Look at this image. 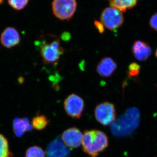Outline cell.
<instances>
[{"label": "cell", "instance_id": "1", "mask_svg": "<svg viewBox=\"0 0 157 157\" xmlns=\"http://www.w3.org/2000/svg\"><path fill=\"white\" fill-rule=\"evenodd\" d=\"M82 144L86 153L91 157H97L108 147V137L99 130H86L82 135Z\"/></svg>", "mask_w": 157, "mask_h": 157}, {"label": "cell", "instance_id": "2", "mask_svg": "<svg viewBox=\"0 0 157 157\" xmlns=\"http://www.w3.org/2000/svg\"><path fill=\"white\" fill-rule=\"evenodd\" d=\"M40 39L39 50L43 61L47 64H56L64 52L59 39L53 35L42 36Z\"/></svg>", "mask_w": 157, "mask_h": 157}, {"label": "cell", "instance_id": "3", "mask_svg": "<svg viewBox=\"0 0 157 157\" xmlns=\"http://www.w3.org/2000/svg\"><path fill=\"white\" fill-rule=\"evenodd\" d=\"M76 0H53L52 11L55 16L61 20H70L76 12Z\"/></svg>", "mask_w": 157, "mask_h": 157}, {"label": "cell", "instance_id": "4", "mask_svg": "<svg viewBox=\"0 0 157 157\" xmlns=\"http://www.w3.org/2000/svg\"><path fill=\"white\" fill-rule=\"evenodd\" d=\"M100 20L105 28L110 30H114L119 28L123 24L124 17L122 11L113 7H110L103 10Z\"/></svg>", "mask_w": 157, "mask_h": 157}, {"label": "cell", "instance_id": "5", "mask_svg": "<svg viewBox=\"0 0 157 157\" xmlns=\"http://www.w3.org/2000/svg\"><path fill=\"white\" fill-rule=\"evenodd\" d=\"M94 114L98 122L104 126L109 125L115 120L116 112L115 106L109 102H103L97 105Z\"/></svg>", "mask_w": 157, "mask_h": 157}, {"label": "cell", "instance_id": "6", "mask_svg": "<svg viewBox=\"0 0 157 157\" xmlns=\"http://www.w3.org/2000/svg\"><path fill=\"white\" fill-rule=\"evenodd\" d=\"M64 107L70 117L79 119L84 111L85 104L83 99L78 95L71 94L65 99Z\"/></svg>", "mask_w": 157, "mask_h": 157}, {"label": "cell", "instance_id": "7", "mask_svg": "<svg viewBox=\"0 0 157 157\" xmlns=\"http://www.w3.org/2000/svg\"><path fill=\"white\" fill-rule=\"evenodd\" d=\"M82 135L79 129L73 127L66 130L62 135V139L65 145L71 148H77L82 141Z\"/></svg>", "mask_w": 157, "mask_h": 157}, {"label": "cell", "instance_id": "8", "mask_svg": "<svg viewBox=\"0 0 157 157\" xmlns=\"http://www.w3.org/2000/svg\"><path fill=\"white\" fill-rule=\"evenodd\" d=\"M0 41L2 45L6 48H13L20 42L19 33L14 28L8 27L1 34Z\"/></svg>", "mask_w": 157, "mask_h": 157}, {"label": "cell", "instance_id": "9", "mask_svg": "<svg viewBox=\"0 0 157 157\" xmlns=\"http://www.w3.org/2000/svg\"><path fill=\"white\" fill-rule=\"evenodd\" d=\"M70 149L60 138L52 141L47 148V157H69Z\"/></svg>", "mask_w": 157, "mask_h": 157}, {"label": "cell", "instance_id": "10", "mask_svg": "<svg viewBox=\"0 0 157 157\" xmlns=\"http://www.w3.org/2000/svg\"><path fill=\"white\" fill-rule=\"evenodd\" d=\"M117 68L116 62L110 57H104L98 63L97 67L98 74L101 77H109Z\"/></svg>", "mask_w": 157, "mask_h": 157}, {"label": "cell", "instance_id": "11", "mask_svg": "<svg viewBox=\"0 0 157 157\" xmlns=\"http://www.w3.org/2000/svg\"><path fill=\"white\" fill-rule=\"evenodd\" d=\"M132 52L135 58L140 61H144L149 57L152 51L147 43L138 40L133 44Z\"/></svg>", "mask_w": 157, "mask_h": 157}, {"label": "cell", "instance_id": "12", "mask_svg": "<svg viewBox=\"0 0 157 157\" xmlns=\"http://www.w3.org/2000/svg\"><path fill=\"white\" fill-rule=\"evenodd\" d=\"M32 124L27 118H16L13 121V129L14 134L17 137H21L26 132L33 130Z\"/></svg>", "mask_w": 157, "mask_h": 157}, {"label": "cell", "instance_id": "13", "mask_svg": "<svg viewBox=\"0 0 157 157\" xmlns=\"http://www.w3.org/2000/svg\"><path fill=\"white\" fill-rule=\"evenodd\" d=\"M111 7L118 9L122 12H126L132 9L137 4V0H109Z\"/></svg>", "mask_w": 157, "mask_h": 157}, {"label": "cell", "instance_id": "14", "mask_svg": "<svg viewBox=\"0 0 157 157\" xmlns=\"http://www.w3.org/2000/svg\"><path fill=\"white\" fill-rule=\"evenodd\" d=\"M49 120L45 115H37L33 119L32 126L37 130H42L47 126Z\"/></svg>", "mask_w": 157, "mask_h": 157}, {"label": "cell", "instance_id": "15", "mask_svg": "<svg viewBox=\"0 0 157 157\" xmlns=\"http://www.w3.org/2000/svg\"><path fill=\"white\" fill-rule=\"evenodd\" d=\"M0 157H13L12 153L9 151L8 140L2 134H0Z\"/></svg>", "mask_w": 157, "mask_h": 157}, {"label": "cell", "instance_id": "16", "mask_svg": "<svg viewBox=\"0 0 157 157\" xmlns=\"http://www.w3.org/2000/svg\"><path fill=\"white\" fill-rule=\"evenodd\" d=\"M45 153L41 147L33 146L29 147L25 152V157H45Z\"/></svg>", "mask_w": 157, "mask_h": 157}, {"label": "cell", "instance_id": "17", "mask_svg": "<svg viewBox=\"0 0 157 157\" xmlns=\"http://www.w3.org/2000/svg\"><path fill=\"white\" fill-rule=\"evenodd\" d=\"M11 8L16 10H22L28 4L29 0H8Z\"/></svg>", "mask_w": 157, "mask_h": 157}, {"label": "cell", "instance_id": "18", "mask_svg": "<svg viewBox=\"0 0 157 157\" xmlns=\"http://www.w3.org/2000/svg\"><path fill=\"white\" fill-rule=\"evenodd\" d=\"M140 71V66L138 64L133 63L129 65L128 73L131 77H136L139 75Z\"/></svg>", "mask_w": 157, "mask_h": 157}, {"label": "cell", "instance_id": "19", "mask_svg": "<svg viewBox=\"0 0 157 157\" xmlns=\"http://www.w3.org/2000/svg\"><path fill=\"white\" fill-rule=\"evenodd\" d=\"M149 25L152 29L157 31V12L151 16L150 20Z\"/></svg>", "mask_w": 157, "mask_h": 157}, {"label": "cell", "instance_id": "20", "mask_svg": "<svg viewBox=\"0 0 157 157\" xmlns=\"http://www.w3.org/2000/svg\"><path fill=\"white\" fill-rule=\"evenodd\" d=\"M95 26L96 28L98 29V30L100 33H103L104 32V26L103 24L101 21H96L94 22Z\"/></svg>", "mask_w": 157, "mask_h": 157}, {"label": "cell", "instance_id": "21", "mask_svg": "<svg viewBox=\"0 0 157 157\" xmlns=\"http://www.w3.org/2000/svg\"><path fill=\"white\" fill-rule=\"evenodd\" d=\"M4 0H0V5L3 4L4 3Z\"/></svg>", "mask_w": 157, "mask_h": 157}, {"label": "cell", "instance_id": "22", "mask_svg": "<svg viewBox=\"0 0 157 157\" xmlns=\"http://www.w3.org/2000/svg\"><path fill=\"white\" fill-rule=\"evenodd\" d=\"M155 56L156 57V58H157V48L155 52Z\"/></svg>", "mask_w": 157, "mask_h": 157}]
</instances>
